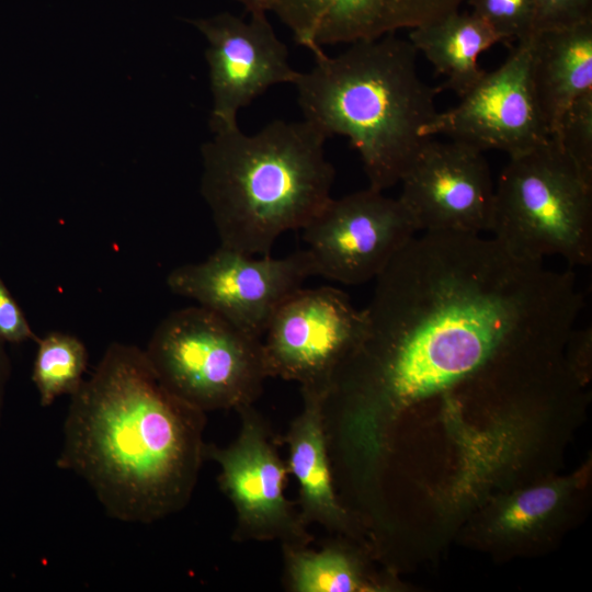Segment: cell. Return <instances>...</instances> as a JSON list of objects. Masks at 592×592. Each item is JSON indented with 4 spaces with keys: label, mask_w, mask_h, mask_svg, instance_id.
<instances>
[{
    "label": "cell",
    "mask_w": 592,
    "mask_h": 592,
    "mask_svg": "<svg viewBox=\"0 0 592 592\" xmlns=\"http://www.w3.org/2000/svg\"><path fill=\"white\" fill-rule=\"evenodd\" d=\"M532 53L533 35L516 42L501 66L485 72L456 106L439 111L423 135H444L481 151H504L509 157L548 140L532 86Z\"/></svg>",
    "instance_id": "11"
},
{
    "label": "cell",
    "mask_w": 592,
    "mask_h": 592,
    "mask_svg": "<svg viewBox=\"0 0 592 592\" xmlns=\"http://www.w3.org/2000/svg\"><path fill=\"white\" fill-rule=\"evenodd\" d=\"M417 55L409 39L388 34L352 43L335 56L315 54L314 66L293 83L304 121L327 138L346 137L368 186L378 191L400 182L439 112L442 91L421 79Z\"/></svg>",
    "instance_id": "3"
},
{
    "label": "cell",
    "mask_w": 592,
    "mask_h": 592,
    "mask_svg": "<svg viewBox=\"0 0 592 592\" xmlns=\"http://www.w3.org/2000/svg\"><path fill=\"white\" fill-rule=\"evenodd\" d=\"M240 430L228 446L205 445V460L220 470L218 486L231 502L236 522L232 540L309 546L312 536L300 519L297 503L284 493L289 475L269 423L253 405L237 410Z\"/></svg>",
    "instance_id": "8"
},
{
    "label": "cell",
    "mask_w": 592,
    "mask_h": 592,
    "mask_svg": "<svg viewBox=\"0 0 592 592\" xmlns=\"http://www.w3.org/2000/svg\"><path fill=\"white\" fill-rule=\"evenodd\" d=\"M471 12L498 35L500 43L515 44L534 31L536 0H466Z\"/></svg>",
    "instance_id": "21"
},
{
    "label": "cell",
    "mask_w": 592,
    "mask_h": 592,
    "mask_svg": "<svg viewBox=\"0 0 592 592\" xmlns=\"http://www.w3.org/2000/svg\"><path fill=\"white\" fill-rule=\"evenodd\" d=\"M206 413L171 394L144 349L113 342L70 396L56 460L106 514L149 524L183 510L205 460Z\"/></svg>",
    "instance_id": "2"
},
{
    "label": "cell",
    "mask_w": 592,
    "mask_h": 592,
    "mask_svg": "<svg viewBox=\"0 0 592 592\" xmlns=\"http://www.w3.org/2000/svg\"><path fill=\"white\" fill-rule=\"evenodd\" d=\"M249 15H262L269 12V0H236Z\"/></svg>",
    "instance_id": "27"
},
{
    "label": "cell",
    "mask_w": 592,
    "mask_h": 592,
    "mask_svg": "<svg viewBox=\"0 0 592 592\" xmlns=\"http://www.w3.org/2000/svg\"><path fill=\"white\" fill-rule=\"evenodd\" d=\"M366 333L365 310L344 292L301 287L276 309L261 339L267 376L326 395L334 372Z\"/></svg>",
    "instance_id": "7"
},
{
    "label": "cell",
    "mask_w": 592,
    "mask_h": 592,
    "mask_svg": "<svg viewBox=\"0 0 592 592\" xmlns=\"http://www.w3.org/2000/svg\"><path fill=\"white\" fill-rule=\"evenodd\" d=\"M283 583L289 592H356L376 590L355 556L340 543L320 549L282 545Z\"/></svg>",
    "instance_id": "18"
},
{
    "label": "cell",
    "mask_w": 592,
    "mask_h": 592,
    "mask_svg": "<svg viewBox=\"0 0 592 592\" xmlns=\"http://www.w3.org/2000/svg\"><path fill=\"white\" fill-rule=\"evenodd\" d=\"M0 339L8 343L37 342L24 312L0 277Z\"/></svg>",
    "instance_id": "24"
},
{
    "label": "cell",
    "mask_w": 592,
    "mask_h": 592,
    "mask_svg": "<svg viewBox=\"0 0 592 592\" xmlns=\"http://www.w3.org/2000/svg\"><path fill=\"white\" fill-rule=\"evenodd\" d=\"M303 409L282 441L288 448L287 467L298 482L297 508L303 522L329 531L345 532L348 509L337 491L323 425L325 395L301 391Z\"/></svg>",
    "instance_id": "15"
},
{
    "label": "cell",
    "mask_w": 592,
    "mask_h": 592,
    "mask_svg": "<svg viewBox=\"0 0 592 592\" xmlns=\"http://www.w3.org/2000/svg\"><path fill=\"white\" fill-rule=\"evenodd\" d=\"M32 382L39 403L49 407L57 398L73 395L84 380L88 351L76 335L53 331L38 338Z\"/></svg>",
    "instance_id": "19"
},
{
    "label": "cell",
    "mask_w": 592,
    "mask_h": 592,
    "mask_svg": "<svg viewBox=\"0 0 592 592\" xmlns=\"http://www.w3.org/2000/svg\"><path fill=\"white\" fill-rule=\"evenodd\" d=\"M4 343L5 342L0 339V424L4 407L7 384L11 372L10 360L5 351Z\"/></svg>",
    "instance_id": "26"
},
{
    "label": "cell",
    "mask_w": 592,
    "mask_h": 592,
    "mask_svg": "<svg viewBox=\"0 0 592 592\" xmlns=\"http://www.w3.org/2000/svg\"><path fill=\"white\" fill-rule=\"evenodd\" d=\"M375 281L366 337L335 373L351 424L372 442L414 402L553 365L583 305L571 271L480 234L414 236Z\"/></svg>",
    "instance_id": "1"
},
{
    "label": "cell",
    "mask_w": 592,
    "mask_h": 592,
    "mask_svg": "<svg viewBox=\"0 0 592 592\" xmlns=\"http://www.w3.org/2000/svg\"><path fill=\"white\" fill-rule=\"evenodd\" d=\"M144 352L159 382L205 413L253 405L269 378L261 339L200 305L163 318Z\"/></svg>",
    "instance_id": "6"
},
{
    "label": "cell",
    "mask_w": 592,
    "mask_h": 592,
    "mask_svg": "<svg viewBox=\"0 0 592 592\" xmlns=\"http://www.w3.org/2000/svg\"><path fill=\"white\" fill-rule=\"evenodd\" d=\"M399 183L418 231H490L496 185L483 151L430 138Z\"/></svg>",
    "instance_id": "12"
},
{
    "label": "cell",
    "mask_w": 592,
    "mask_h": 592,
    "mask_svg": "<svg viewBox=\"0 0 592 592\" xmlns=\"http://www.w3.org/2000/svg\"><path fill=\"white\" fill-rule=\"evenodd\" d=\"M301 230L314 275L346 285L375 280L418 232L398 198L369 186L331 198Z\"/></svg>",
    "instance_id": "10"
},
{
    "label": "cell",
    "mask_w": 592,
    "mask_h": 592,
    "mask_svg": "<svg viewBox=\"0 0 592 592\" xmlns=\"http://www.w3.org/2000/svg\"><path fill=\"white\" fill-rule=\"evenodd\" d=\"M207 39L213 95L212 130L238 125L241 109L276 84L294 83L299 71L266 14L249 20L229 12L190 21Z\"/></svg>",
    "instance_id": "13"
},
{
    "label": "cell",
    "mask_w": 592,
    "mask_h": 592,
    "mask_svg": "<svg viewBox=\"0 0 592 592\" xmlns=\"http://www.w3.org/2000/svg\"><path fill=\"white\" fill-rule=\"evenodd\" d=\"M592 19V0H536L533 34Z\"/></svg>",
    "instance_id": "23"
},
{
    "label": "cell",
    "mask_w": 592,
    "mask_h": 592,
    "mask_svg": "<svg viewBox=\"0 0 592 592\" xmlns=\"http://www.w3.org/2000/svg\"><path fill=\"white\" fill-rule=\"evenodd\" d=\"M409 42L435 71L445 77L441 91L465 95L485 75L478 57L500 43L494 31L478 15L452 12L444 18L409 30Z\"/></svg>",
    "instance_id": "17"
},
{
    "label": "cell",
    "mask_w": 592,
    "mask_h": 592,
    "mask_svg": "<svg viewBox=\"0 0 592 592\" xmlns=\"http://www.w3.org/2000/svg\"><path fill=\"white\" fill-rule=\"evenodd\" d=\"M559 492L553 487L526 491L504 509L500 524L509 531H525L543 521L557 505Z\"/></svg>",
    "instance_id": "22"
},
{
    "label": "cell",
    "mask_w": 592,
    "mask_h": 592,
    "mask_svg": "<svg viewBox=\"0 0 592 592\" xmlns=\"http://www.w3.org/2000/svg\"><path fill=\"white\" fill-rule=\"evenodd\" d=\"M531 79L551 137L570 105L592 91V19L533 34Z\"/></svg>",
    "instance_id": "16"
},
{
    "label": "cell",
    "mask_w": 592,
    "mask_h": 592,
    "mask_svg": "<svg viewBox=\"0 0 592 592\" xmlns=\"http://www.w3.org/2000/svg\"><path fill=\"white\" fill-rule=\"evenodd\" d=\"M490 231L515 257L592 261V185L551 137L509 157L494 186Z\"/></svg>",
    "instance_id": "5"
},
{
    "label": "cell",
    "mask_w": 592,
    "mask_h": 592,
    "mask_svg": "<svg viewBox=\"0 0 592 592\" xmlns=\"http://www.w3.org/2000/svg\"><path fill=\"white\" fill-rule=\"evenodd\" d=\"M326 139L304 119H275L254 134L239 125L214 130L202 148L201 192L220 246L267 255L326 206L335 175Z\"/></svg>",
    "instance_id": "4"
},
{
    "label": "cell",
    "mask_w": 592,
    "mask_h": 592,
    "mask_svg": "<svg viewBox=\"0 0 592 592\" xmlns=\"http://www.w3.org/2000/svg\"><path fill=\"white\" fill-rule=\"evenodd\" d=\"M466 0H269V11L312 55L432 23Z\"/></svg>",
    "instance_id": "14"
},
{
    "label": "cell",
    "mask_w": 592,
    "mask_h": 592,
    "mask_svg": "<svg viewBox=\"0 0 592 592\" xmlns=\"http://www.w3.org/2000/svg\"><path fill=\"white\" fill-rule=\"evenodd\" d=\"M314 275L306 250L283 258L249 255L219 246L207 259L170 271L169 289L239 330L262 339L283 301Z\"/></svg>",
    "instance_id": "9"
},
{
    "label": "cell",
    "mask_w": 592,
    "mask_h": 592,
    "mask_svg": "<svg viewBox=\"0 0 592 592\" xmlns=\"http://www.w3.org/2000/svg\"><path fill=\"white\" fill-rule=\"evenodd\" d=\"M583 180L592 185V91L577 99L551 136Z\"/></svg>",
    "instance_id": "20"
},
{
    "label": "cell",
    "mask_w": 592,
    "mask_h": 592,
    "mask_svg": "<svg viewBox=\"0 0 592 592\" xmlns=\"http://www.w3.org/2000/svg\"><path fill=\"white\" fill-rule=\"evenodd\" d=\"M592 342V329L591 327H585L580 330H573L569 332L565 341L569 345L570 351L572 352V372L576 373L577 377H582V374L587 373L588 356L590 354Z\"/></svg>",
    "instance_id": "25"
}]
</instances>
